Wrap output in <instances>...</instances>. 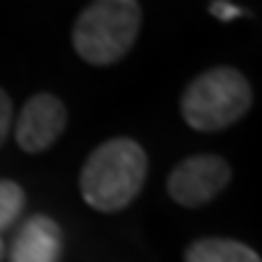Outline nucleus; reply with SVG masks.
I'll return each mask as SVG.
<instances>
[{"label": "nucleus", "mask_w": 262, "mask_h": 262, "mask_svg": "<svg viewBox=\"0 0 262 262\" xmlns=\"http://www.w3.org/2000/svg\"><path fill=\"white\" fill-rule=\"evenodd\" d=\"M10 129H12V100L10 95L0 88V148L8 141Z\"/></svg>", "instance_id": "9"}, {"label": "nucleus", "mask_w": 262, "mask_h": 262, "mask_svg": "<svg viewBox=\"0 0 262 262\" xmlns=\"http://www.w3.org/2000/svg\"><path fill=\"white\" fill-rule=\"evenodd\" d=\"M231 178H233V170L226 158L214 153H196V156L182 158L170 170L165 189L175 204L199 209L214 202L228 187Z\"/></svg>", "instance_id": "4"}, {"label": "nucleus", "mask_w": 262, "mask_h": 262, "mask_svg": "<svg viewBox=\"0 0 262 262\" xmlns=\"http://www.w3.org/2000/svg\"><path fill=\"white\" fill-rule=\"evenodd\" d=\"M3 255H5V245H3V238H0V262H3Z\"/></svg>", "instance_id": "11"}, {"label": "nucleus", "mask_w": 262, "mask_h": 262, "mask_svg": "<svg viewBox=\"0 0 262 262\" xmlns=\"http://www.w3.org/2000/svg\"><path fill=\"white\" fill-rule=\"evenodd\" d=\"M253 107V88L238 68L214 66L189 80L180 97L182 119L194 131L214 134L241 122Z\"/></svg>", "instance_id": "3"}, {"label": "nucleus", "mask_w": 262, "mask_h": 262, "mask_svg": "<svg viewBox=\"0 0 262 262\" xmlns=\"http://www.w3.org/2000/svg\"><path fill=\"white\" fill-rule=\"evenodd\" d=\"M209 12L219 19H233V17H238V15H248L245 10L233 8V5H228V3H211V5H209Z\"/></svg>", "instance_id": "10"}, {"label": "nucleus", "mask_w": 262, "mask_h": 262, "mask_svg": "<svg viewBox=\"0 0 262 262\" xmlns=\"http://www.w3.org/2000/svg\"><path fill=\"white\" fill-rule=\"evenodd\" d=\"M63 253V233L51 216L27 219L10 248V262H58Z\"/></svg>", "instance_id": "6"}, {"label": "nucleus", "mask_w": 262, "mask_h": 262, "mask_svg": "<svg viewBox=\"0 0 262 262\" xmlns=\"http://www.w3.org/2000/svg\"><path fill=\"white\" fill-rule=\"evenodd\" d=\"M25 209V189L15 180H0V233L15 224Z\"/></svg>", "instance_id": "8"}, {"label": "nucleus", "mask_w": 262, "mask_h": 262, "mask_svg": "<svg viewBox=\"0 0 262 262\" xmlns=\"http://www.w3.org/2000/svg\"><path fill=\"white\" fill-rule=\"evenodd\" d=\"M148 178V156L139 141L119 136L100 143L80 170V194L100 214H117L141 194Z\"/></svg>", "instance_id": "1"}, {"label": "nucleus", "mask_w": 262, "mask_h": 262, "mask_svg": "<svg viewBox=\"0 0 262 262\" xmlns=\"http://www.w3.org/2000/svg\"><path fill=\"white\" fill-rule=\"evenodd\" d=\"M68 122V110L66 104L51 93L32 95L22 104L15 124V141L25 153H41L51 148L63 134Z\"/></svg>", "instance_id": "5"}, {"label": "nucleus", "mask_w": 262, "mask_h": 262, "mask_svg": "<svg viewBox=\"0 0 262 262\" xmlns=\"http://www.w3.org/2000/svg\"><path fill=\"white\" fill-rule=\"evenodd\" d=\"M143 8L136 0H95L75 17L71 39L90 66H112L129 54L141 32Z\"/></svg>", "instance_id": "2"}, {"label": "nucleus", "mask_w": 262, "mask_h": 262, "mask_svg": "<svg viewBox=\"0 0 262 262\" xmlns=\"http://www.w3.org/2000/svg\"><path fill=\"white\" fill-rule=\"evenodd\" d=\"M185 262H262V257L233 238H199L185 248Z\"/></svg>", "instance_id": "7"}]
</instances>
